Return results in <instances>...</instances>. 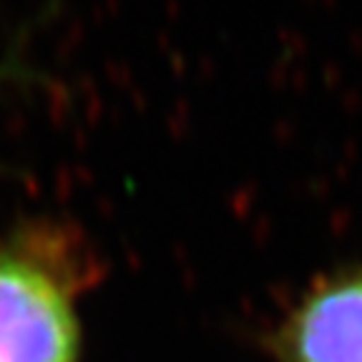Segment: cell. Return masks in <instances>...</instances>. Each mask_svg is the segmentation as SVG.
Wrapping results in <instances>:
<instances>
[{"label":"cell","mask_w":362,"mask_h":362,"mask_svg":"<svg viewBox=\"0 0 362 362\" xmlns=\"http://www.w3.org/2000/svg\"><path fill=\"white\" fill-rule=\"evenodd\" d=\"M61 242L38 232L0 247V362H78L74 284Z\"/></svg>","instance_id":"obj_1"},{"label":"cell","mask_w":362,"mask_h":362,"mask_svg":"<svg viewBox=\"0 0 362 362\" xmlns=\"http://www.w3.org/2000/svg\"><path fill=\"white\" fill-rule=\"evenodd\" d=\"M284 362H362V272L315 287L282 329Z\"/></svg>","instance_id":"obj_2"},{"label":"cell","mask_w":362,"mask_h":362,"mask_svg":"<svg viewBox=\"0 0 362 362\" xmlns=\"http://www.w3.org/2000/svg\"><path fill=\"white\" fill-rule=\"evenodd\" d=\"M18 68H21V63H16V66H11V68H0V83H3V81L6 78H16L18 76Z\"/></svg>","instance_id":"obj_3"}]
</instances>
